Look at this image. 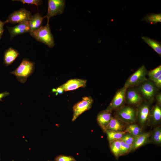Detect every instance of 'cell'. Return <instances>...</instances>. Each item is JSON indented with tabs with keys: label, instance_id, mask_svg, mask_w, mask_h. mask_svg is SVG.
Wrapping results in <instances>:
<instances>
[{
	"label": "cell",
	"instance_id": "cell-1",
	"mask_svg": "<svg viewBox=\"0 0 161 161\" xmlns=\"http://www.w3.org/2000/svg\"><path fill=\"white\" fill-rule=\"evenodd\" d=\"M30 33V35L38 41L44 44L50 48L54 47V38L51 32L49 22H47L45 26H41Z\"/></svg>",
	"mask_w": 161,
	"mask_h": 161
},
{
	"label": "cell",
	"instance_id": "cell-2",
	"mask_svg": "<svg viewBox=\"0 0 161 161\" xmlns=\"http://www.w3.org/2000/svg\"><path fill=\"white\" fill-rule=\"evenodd\" d=\"M35 64L34 63L24 59L18 67L10 73L15 75L18 81L24 83L34 72Z\"/></svg>",
	"mask_w": 161,
	"mask_h": 161
},
{
	"label": "cell",
	"instance_id": "cell-3",
	"mask_svg": "<svg viewBox=\"0 0 161 161\" xmlns=\"http://www.w3.org/2000/svg\"><path fill=\"white\" fill-rule=\"evenodd\" d=\"M138 86L137 90L143 99L148 101L153 100L157 92V87L152 81L147 79Z\"/></svg>",
	"mask_w": 161,
	"mask_h": 161
},
{
	"label": "cell",
	"instance_id": "cell-4",
	"mask_svg": "<svg viewBox=\"0 0 161 161\" xmlns=\"http://www.w3.org/2000/svg\"><path fill=\"white\" fill-rule=\"evenodd\" d=\"M32 15L31 12L24 8L15 11L10 14L5 21L12 24L29 22Z\"/></svg>",
	"mask_w": 161,
	"mask_h": 161
},
{
	"label": "cell",
	"instance_id": "cell-5",
	"mask_svg": "<svg viewBox=\"0 0 161 161\" xmlns=\"http://www.w3.org/2000/svg\"><path fill=\"white\" fill-rule=\"evenodd\" d=\"M147 72L145 66L142 65L128 79L124 86L128 89L138 86L147 79Z\"/></svg>",
	"mask_w": 161,
	"mask_h": 161
},
{
	"label": "cell",
	"instance_id": "cell-6",
	"mask_svg": "<svg viewBox=\"0 0 161 161\" xmlns=\"http://www.w3.org/2000/svg\"><path fill=\"white\" fill-rule=\"evenodd\" d=\"M116 114L120 121L131 124L135 122L137 118V110L131 107L123 106L118 109Z\"/></svg>",
	"mask_w": 161,
	"mask_h": 161
},
{
	"label": "cell",
	"instance_id": "cell-7",
	"mask_svg": "<svg viewBox=\"0 0 161 161\" xmlns=\"http://www.w3.org/2000/svg\"><path fill=\"white\" fill-rule=\"evenodd\" d=\"M65 1L64 0H49L48 1V11L44 16L49 22L50 18L63 13L65 7Z\"/></svg>",
	"mask_w": 161,
	"mask_h": 161
},
{
	"label": "cell",
	"instance_id": "cell-8",
	"mask_svg": "<svg viewBox=\"0 0 161 161\" xmlns=\"http://www.w3.org/2000/svg\"><path fill=\"white\" fill-rule=\"evenodd\" d=\"M126 89L124 86L117 90L106 110L111 112L122 106L125 102V96Z\"/></svg>",
	"mask_w": 161,
	"mask_h": 161
},
{
	"label": "cell",
	"instance_id": "cell-9",
	"mask_svg": "<svg viewBox=\"0 0 161 161\" xmlns=\"http://www.w3.org/2000/svg\"><path fill=\"white\" fill-rule=\"evenodd\" d=\"M93 102L91 97H86L82 100L75 104L73 107V115L72 121H74L82 113L89 109Z\"/></svg>",
	"mask_w": 161,
	"mask_h": 161
},
{
	"label": "cell",
	"instance_id": "cell-10",
	"mask_svg": "<svg viewBox=\"0 0 161 161\" xmlns=\"http://www.w3.org/2000/svg\"><path fill=\"white\" fill-rule=\"evenodd\" d=\"M150 111V106L147 102H141L138 106L137 118L141 126H145L148 123Z\"/></svg>",
	"mask_w": 161,
	"mask_h": 161
},
{
	"label": "cell",
	"instance_id": "cell-11",
	"mask_svg": "<svg viewBox=\"0 0 161 161\" xmlns=\"http://www.w3.org/2000/svg\"><path fill=\"white\" fill-rule=\"evenodd\" d=\"M125 99L128 103L135 106H138L143 100L137 90L132 87L127 89Z\"/></svg>",
	"mask_w": 161,
	"mask_h": 161
},
{
	"label": "cell",
	"instance_id": "cell-12",
	"mask_svg": "<svg viewBox=\"0 0 161 161\" xmlns=\"http://www.w3.org/2000/svg\"><path fill=\"white\" fill-rule=\"evenodd\" d=\"M10 33V39L16 36L26 32H30L29 22L18 24L13 27H7Z\"/></svg>",
	"mask_w": 161,
	"mask_h": 161
},
{
	"label": "cell",
	"instance_id": "cell-13",
	"mask_svg": "<svg viewBox=\"0 0 161 161\" xmlns=\"http://www.w3.org/2000/svg\"><path fill=\"white\" fill-rule=\"evenodd\" d=\"M86 80H84L75 79L68 80L60 86L64 91H69L76 89L81 87L86 86Z\"/></svg>",
	"mask_w": 161,
	"mask_h": 161
},
{
	"label": "cell",
	"instance_id": "cell-14",
	"mask_svg": "<svg viewBox=\"0 0 161 161\" xmlns=\"http://www.w3.org/2000/svg\"><path fill=\"white\" fill-rule=\"evenodd\" d=\"M161 120V109L160 105L156 104L150 110L148 124L154 125L160 123Z\"/></svg>",
	"mask_w": 161,
	"mask_h": 161
},
{
	"label": "cell",
	"instance_id": "cell-15",
	"mask_svg": "<svg viewBox=\"0 0 161 161\" xmlns=\"http://www.w3.org/2000/svg\"><path fill=\"white\" fill-rule=\"evenodd\" d=\"M19 55V53L16 50L10 47L4 52V64L6 66L10 65Z\"/></svg>",
	"mask_w": 161,
	"mask_h": 161
},
{
	"label": "cell",
	"instance_id": "cell-16",
	"mask_svg": "<svg viewBox=\"0 0 161 161\" xmlns=\"http://www.w3.org/2000/svg\"><path fill=\"white\" fill-rule=\"evenodd\" d=\"M111 112L106 110L100 113L97 117V120L100 126L105 131L112 117Z\"/></svg>",
	"mask_w": 161,
	"mask_h": 161
},
{
	"label": "cell",
	"instance_id": "cell-17",
	"mask_svg": "<svg viewBox=\"0 0 161 161\" xmlns=\"http://www.w3.org/2000/svg\"><path fill=\"white\" fill-rule=\"evenodd\" d=\"M150 135V133H146L135 137L132 146V150H135L147 143Z\"/></svg>",
	"mask_w": 161,
	"mask_h": 161
},
{
	"label": "cell",
	"instance_id": "cell-18",
	"mask_svg": "<svg viewBox=\"0 0 161 161\" xmlns=\"http://www.w3.org/2000/svg\"><path fill=\"white\" fill-rule=\"evenodd\" d=\"M44 18V16H42L38 13L32 16L29 22L30 32L38 28Z\"/></svg>",
	"mask_w": 161,
	"mask_h": 161
},
{
	"label": "cell",
	"instance_id": "cell-19",
	"mask_svg": "<svg viewBox=\"0 0 161 161\" xmlns=\"http://www.w3.org/2000/svg\"><path fill=\"white\" fill-rule=\"evenodd\" d=\"M120 121L118 118L112 117L107 127L106 130L123 131L124 126Z\"/></svg>",
	"mask_w": 161,
	"mask_h": 161
},
{
	"label": "cell",
	"instance_id": "cell-20",
	"mask_svg": "<svg viewBox=\"0 0 161 161\" xmlns=\"http://www.w3.org/2000/svg\"><path fill=\"white\" fill-rule=\"evenodd\" d=\"M142 39L151 47L160 56L161 55V42L146 37L142 36Z\"/></svg>",
	"mask_w": 161,
	"mask_h": 161
},
{
	"label": "cell",
	"instance_id": "cell-21",
	"mask_svg": "<svg viewBox=\"0 0 161 161\" xmlns=\"http://www.w3.org/2000/svg\"><path fill=\"white\" fill-rule=\"evenodd\" d=\"M142 21H145L148 23L155 24L161 22V14L150 13L143 18Z\"/></svg>",
	"mask_w": 161,
	"mask_h": 161
},
{
	"label": "cell",
	"instance_id": "cell-22",
	"mask_svg": "<svg viewBox=\"0 0 161 161\" xmlns=\"http://www.w3.org/2000/svg\"><path fill=\"white\" fill-rule=\"evenodd\" d=\"M108 139L110 142L118 140H120L125 134L126 131H114L109 130L106 131Z\"/></svg>",
	"mask_w": 161,
	"mask_h": 161
},
{
	"label": "cell",
	"instance_id": "cell-23",
	"mask_svg": "<svg viewBox=\"0 0 161 161\" xmlns=\"http://www.w3.org/2000/svg\"><path fill=\"white\" fill-rule=\"evenodd\" d=\"M110 147L112 153L117 159L120 156V140H114L110 142Z\"/></svg>",
	"mask_w": 161,
	"mask_h": 161
},
{
	"label": "cell",
	"instance_id": "cell-24",
	"mask_svg": "<svg viewBox=\"0 0 161 161\" xmlns=\"http://www.w3.org/2000/svg\"><path fill=\"white\" fill-rule=\"evenodd\" d=\"M125 131L134 137L143 134L141 128L135 124H131L128 126Z\"/></svg>",
	"mask_w": 161,
	"mask_h": 161
},
{
	"label": "cell",
	"instance_id": "cell-25",
	"mask_svg": "<svg viewBox=\"0 0 161 161\" xmlns=\"http://www.w3.org/2000/svg\"><path fill=\"white\" fill-rule=\"evenodd\" d=\"M151 140L155 144L159 145L161 143V129L160 127L155 128L151 134Z\"/></svg>",
	"mask_w": 161,
	"mask_h": 161
},
{
	"label": "cell",
	"instance_id": "cell-26",
	"mask_svg": "<svg viewBox=\"0 0 161 161\" xmlns=\"http://www.w3.org/2000/svg\"><path fill=\"white\" fill-rule=\"evenodd\" d=\"M148 75L150 80L152 81H154L157 78L161 75V65L149 71L148 72Z\"/></svg>",
	"mask_w": 161,
	"mask_h": 161
},
{
	"label": "cell",
	"instance_id": "cell-27",
	"mask_svg": "<svg viewBox=\"0 0 161 161\" xmlns=\"http://www.w3.org/2000/svg\"><path fill=\"white\" fill-rule=\"evenodd\" d=\"M120 155L126 154L132 150V147L130 145L120 140Z\"/></svg>",
	"mask_w": 161,
	"mask_h": 161
},
{
	"label": "cell",
	"instance_id": "cell-28",
	"mask_svg": "<svg viewBox=\"0 0 161 161\" xmlns=\"http://www.w3.org/2000/svg\"><path fill=\"white\" fill-rule=\"evenodd\" d=\"M134 137L129 134H124L121 139V140L131 146L134 141Z\"/></svg>",
	"mask_w": 161,
	"mask_h": 161
},
{
	"label": "cell",
	"instance_id": "cell-29",
	"mask_svg": "<svg viewBox=\"0 0 161 161\" xmlns=\"http://www.w3.org/2000/svg\"><path fill=\"white\" fill-rule=\"evenodd\" d=\"M13 1H19L23 4H27L35 5L37 6L42 4V1L41 0H13Z\"/></svg>",
	"mask_w": 161,
	"mask_h": 161
},
{
	"label": "cell",
	"instance_id": "cell-30",
	"mask_svg": "<svg viewBox=\"0 0 161 161\" xmlns=\"http://www.w3.org/2000/svg\"><path fill=\"white\" fill-rule=\"evenodd\" d=\"M72 157L67 156H60L56 159V161H75Z\"/></svg>",
	"mask_w": 161,
	"mask_h": 161
},
{
	"label": "cell",
	"instance_id": "cell-31",
	"mask_svg": "<svg viewBox=\"0 0 161 161\" xmlns=\"http://www.w3.org/2000/svg\"><path fill=\"white\" fill-rule=\"evenodd\" d=\"M6 23L5 21H3L0 20V40L1 39L4 32V27Z\"/></svg>",
	"mask_w": 161,
	"mask_h": 161
},
{
	"label": "cell",
	"instance_id": "cell-32",
	"mask_svg": "<svg viewBox=\"0 0 161 161\" xmlns=\"http://www.w3.org/2000/svg\"><path fill=\"white\" fill-rule=\"evenodd\" d=\"M155 86L159 88L161 87V75L153 82Z\"/></svg>",
	"mask_w": 161,
	"mask_h": 161
},
{
	"label": "cell",
	"instance_id": "cell-33",
	"mask_svg": "<svg viewBox=\"0 0 161 161\" xmlns=\"http://www.w3.org/2000/svg\"><path fill=\"white\" fill-rule=\"evenodd\" d=\"M63 89L60 86L56 89L54 88L52 90L53 92H56V95H57L58 94H61L63 93L64 91Z\"/></svg>",
	"mask_w": 161,
	"mask_h": 161
},
{
	"label": "cell",
	"instance_id": "cell-34",
	"mask_svg": "<svg viewBox=\"0 0 161 161\" xmlns=\"http://www.w3.org/2000/svg\"><path fill=\"white\" fill-rule=\"evenodd\" d=\"M156 98L157 100L158 104L160 106L161 104V93H159L156 95Z\"/></svg>",
	"mask_w": 161,
	"mask_h": 161
},
{
	"label": "cell",
	"instance_id": "cell-35",
	"mask_svg": "<svg viewBox=\"0 0 161 161\" xmlns=\"http://www.w3.org/2000/svg\"><path fill=\"white\" fill-rule=\"evenodd\" d=\"M10 95V93L7 92H4L0 93V100H1L2 98L8 96Z\"/></svg>",
	"mask_w": 161,
	"mask_h": 161
}]
</instances>
